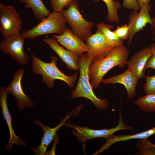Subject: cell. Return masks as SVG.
Here are the masks:
<instances>
[{
  "instance_id": "13",
  "label": "cell",
  "mask_w": 155,
  "mask_h": 155,
  "mask_svg": "<svg viewBox=\"0 0 155 155\" xmlns=\"http://www.w3.org/2000/svg\"><path fill=\"white\" fill-rule=\"evenodd\" d=\"M52 37L67 50L78 55L89 51L88 47L84 41L75 35L69 28L60 35L54 34Z\"/></svg>"
},
{
  "instance_id": "21",
  "label": "cell",
  "mask_w": 155,
  "mask_h": 155,
  "mask_svg": "<svg viewBox=\"0 0 155 155\" xmlns=\"http://www.w3.org/2000/svg\"><path fill=\"white\" fill-rule=\"evenodd\" d=\"M113 27V25H108L103 22L96 25L97 30L101 32L108 40L116 46L123 44V40L119 39L113 31L111 30V29Z\"/></svg>"
},
{
  "instance_id": "27",
  "label": "cell",
  "mask_w": 155,
  "mask_h": 155,
  "mask_svg": "<svg viewBox=\"0 0 155 155\" xmlns=\"http://www.w3.org/2000/svg\"><path fill=\"white\" fill-rule=\"evenodd\" d=\"M152 55L148 59L145 66V69L151 68L155 70V43L151 44L150 46Z\"/></svg>"
},
{
  "instance_id": "5",
  "label": "cell",
  "mask_w": 155,
  "mask_h": 155,
  "mask_svg": "<svg viewBox=\"0 0 155 155\" xmlns=\"http://www.w3.org/2000/svg\"><path fill=\"white\" fill-rule=\"evenodd\" d=\"M61 12L71 26L72 32L82 40L85 41L93 34L92 30L94 23L84 18L79 11L77 0H73L66 9Z\"/></svg>"
},
{
  "instance_id": "24",
  "label": "cell",
  "mask_w": 155,
  "mask_h": 155,
  "mask_svg": "<svg viewBox=\"0 0 155 155\" xmlns=\"http://www.w3.org/2000/svg\"><path fill=\"white\" fill-rule=\"evenodd\" d=\"M130 28L127 24H125L121 26H118L113 31L119 39L123 40L128 38Z\"/></svg>"
},
{
  "instance_id": "7",
  "label": "cell",
  "mask_w": 155,
  "mask_h": 155,
  "mask_svg": "<svg viewBox=\"0 0 155 155\" xmlns=\"http://www.w3.org/2000/svg\"><path fill=\"white\" fill-rule=\"evenodd\" d=\"M25 39L20 34L4 37L0 44V50L5 55L9 56L19 64L26 65L29 59L24 50Z\"/></svg>"
},
{
  "instance_id": "10",
  "label": "cell",
  "mask_w": 155,
  "mask_h": 155,
  "mask_svg": "<svg viewBox=\"0 0 155 155\" xmlns=\"http://www.w3.org/2000/svg\"><path fill=\"white\" fill-rule=\"evenodd\" d=\"M23 68L18 69L13 73L12 80L6 88L8 93L13 95L17 101V106L19 111L24 108H31L34 104L31 99L24 92L21 85V80L24 73Z\"/></svg>"
},
{
  "instance_id": "17",
  "label": "cell",
  "mask_w": 155,
  "mask_h": 155,
  "mask_svg": "<svg viewBox=\"0 0 155 155\" xmlns=\"http://www.w3.org/2000/svg\"><path fill=\"white\" fill-rule=\"evenodd\" d=\"M71 113H69L62 119L60 123L54 128H51L49 127L43 125L39 121L36 120L33 123L40 126L43 131L44 135L42 138L40 144L38 146L31 148L30 150L36 155L46 154L47 147L52 142L57 131L62 126L64 125L65 122L71 117Z\"/></svg>"
},
{
  "instance_id": "1",
  "label": "cell",
  "mask_w": 155,
  "mask_h": 155,
  "mask_svg": "<svg viewBox=\"0 0 155 155\" xmlns=\"http://www.w3.org/2000/svg\"><path fill=\"white\" fill-rule=\"evenodd\" d=\"M129 51L123 44L116 46L106 57L99 60H92L88 69L90 84L92 88H97L105 74L113 67L123 68L127 65Z\"/></svg>"
},
{
  "instance_id": "14",
  "label": "cell",
  "mask_w": 155,
  "mask_h": 155,
  "mask_svg": "<svg viewBox=\"0 0 155 155\" xmlns=\"http://www.w3.org/2000/svg\"><path fill=\"white\" fill-rule=\"evenodd\" d=\"M8 93L6 88L5 87H0V104L1 107V113L9 128L10 133V138L6 146L7 149L10 151L13 144H15L17 146L25 147L26 144L24 140L15 134L11 124V117L10 114L7 104V96Z\"/></svg>"
},
{
  "instance_id": "9",
  "label": "cell",
  "mask_w": 155,
  "mask_h": 155,
  "mask_svg": "<svg viewBox=\"0 0 155 155\" xmlns=\"http://www.w3.org/2000/svg\"><path fill=\"white\" fill-rule=\"evenodd\" d=\"M85 41L89 48L87 53L92 60H99L104 58L116 46L98 30Z\"/></svg>"
},
{
  "instance_id": "16",
  "label": "cell",
  "mask_w": 155,
  "mask_h": 155,
  "mask_svg": "<svg viewBox=\"0 0 155 155\" xmlns=\"http://www.w3.org/2000/svg\"><path fill=\"white\" fill-rule=\"evenodd\" d=\"M152 55L150 47H146L135 53L127 60V65L128 69L138 79L145 77V66Z\"/></svg>"
},
{
  "instance_id": "26",
  "label": "cell",
  "mask_w": 155,
  "mask_h": 155,
  "mask_svg": "<svg viewBox=\"0 0 155 155\" xmlns=\"http://www.w3.org/2000/svg\"><path fill=\"white\" fill-rule=\"evenodd\" d=\"M136 148L138 151L137 154L141 155H155V148L145 146L138 142L136 144Z\"/></svg>"
},
{
  "instance_id": "8",
  "label": "cell",
  "mask_w": 155,
  "mask_h": 155,
  "mask_svg": "<svg viewBox=\"0 0 155 155\" xmlns=\"http://www.w3.org/2000/svg\"><path fill=\"white\" fill-rule=\"evenodd\" d=\"M22 25L20 17L13 6L0 3V32L4 37L20 34Z\"/></svg>"
},
{
  "instance_id": "23",
  "label": "cell",
  "mask_w": 155,
  "mask_h": 155,
  "mask_svg": "<svg viewBox=\"0 0 155 155\" xmlns=\"http://www.w3.org/2000/svg\"><path fill=\"white\" fill-rule=\"evenodd\" d=\"M51 7L53 11H61L67 8L73 0H49Z\"/></svg>"
},
{
  "instance_id": "31",
  "label": "cell",
  "mask_w": 155,
  "mask_h": 155,
  "mask_svg": "<svg viewBox=\"0 0 155 155\" xmlns=\"http://www.w3.org/2000/svg\"><path fill=\"white\" fill-rule=\"evenodd\" d=\"M152 18V26L153 29V34L154 35V37L153 40L155 42V17L153 18Z\"/></svg>"
},
{
  "instance_id": "12",
  "label": "cell",
  "mask_w": 155,
  "mask_h": 155,
  "mask_svg": "<svg viewBox=\"0 0 155 155\" xmlns=\"http://www.w3.org/2000/svg\"><path fill=\"white\" fill-rule=\"evenodd\" d=\"M43 41L57 55L62 61L65 64L68 69L71 70H79V55L65 49L53 38L47 37L43 39Z\"/></svg>"
},
{
  "instance_id": "19",
  "label": "cell",
  "mask_w": 155,
  "mask_h": 155,
  "mask_svg": "<svg viewBox=\"0 0 155 155\" xmlns=\"http://www.w3.org/2000/svg\"><path fill=\"white\" fill-rule=\"evenodd\" d=\"M18 0L20 3L24 4L25 7L32 10L34 17L37 20H42L51 13L42 0Z\"/></svg>"
},
{
  "instance_id": "22",
  "label": "cell",
  "mask_w": 155,
  "mask_h": 155,
  "mask_svg": "<svg viewBox=\"0 0 155 155\" xmlns=\"http://www.w3.org/2000/svg\"><path fill=\"white\" fill-rule=\"evenodd\" d=\"M99 0H94L97 2ZM106 4L107 10V19L109 22L112 23L119 22V18L118 11L121 7V5L118 1L114 0H101Z\"/></svg>"
},
{
  "instance_id": "18",
  "label": "cell",
  "mask_w": 155,
  "mask_h": 155,
  "mask_svg": "<svg viewBox=\"0 0 155 155\" xmlns=\"http://www.w3.org/2000/svg\"><path fill=\"white\" fill-rule=\"evenodd\" d=\"M155 134V126L146 131L134 134L113 135L111 138L107 140L106 142L97 152L99 154L114 144L118 142L125 141L134 139L142 140L147 139Z\"/></svg>"
},
{
  "instance_id": "2",
  "label": "cell",
  "mask_w": 155,
  "mask_h": 155,
  "mask_svg": "<svg viewBox=\"0 0 155 155\" xmlns=\"http://www.w3.org/2000/svg\"><path fill=\"white\" fill-rule=\"evenodd\" d=\"M80 76L75 89L71 95L74 99L83 97L90 100L95 107L99 110H106L108 106V100L100 99L94 94L89 82L88 69L92 61L87 53L79 55Z\"/></svg>"
},
{
  "instance_id": "30",
  "label": "cell",
  "mask_w": 155,
  "mask_h": 155,
  "mask_svg": "<svg viewBox=\"0 0 155 155\" xmlns=\"http://www.w3.org/2000/svg\"><path fill=\"white\" fill-rule=\"evenodd\" d=\"M138 5L140 7L143 4L148 3H149L150 0H137Z\"/></svg>"
},
{
  "instance_id": "6",
  "label": "cell",
  "mask_w": 155,
  "mask_h": 155,
  "mask_svg": "<svg viewBox=\"0 0 155 155\" xmlns=\"http://www.w3.org/2000/svg\"><path fill=\"white\" fill-rule=\"evenodd\" d=\"M117 125L115 127L108 129L94 130L87 127H83L65 122L64 125L75 129L72 133L81 143H84L87 141L96 138H105L106 140L110 139L113 136L114 133L120 130H133L131 126L127 125L123 121L121 109L119 110Z\"/></svg>"
},
{
  "instance_id": "25",
  "label": "cell",
  "mask_w": 155,
  "mask_h": 155,
  "mask_svg": "<svg viewBox=\"0 0 155 155\" xmlns=\"http://www.w3.org/2000/svg\"><path fill=\"white\" fill-rule=\"evenodd\" d=\"M146 82L144 86V90L147 93H155V74L154 75L145 76Z\"/></svg>"
},
{
  "instance_id": "15",
  "label": "cell",
  "mask_w": 155,
  "mask_h": 155,
  "mask_svg": "<svg viewBox=\"0 0 155 155\" xmlns=\"http://www.w3.org/2000/svg\"><path fill=\"white\" fill-rule=\"evenodd\" d=\"M138 79L129 69L120 74L106 79H103L101 83L105 84L120 83L123 85L129 99L133 98L136 95V86Z\"/></svg>"
},
{
  "instance_id": "11",
  "label": "cell",
  "mask_w": 155,
  "mask_h": 155,
  "mask_svg": "<svg viewBox=\"0 0 155 155\" xmlns=\"http://www.w3.org/2000/svg\"><path fill=\"white\" fill-rule=\"evenodd\" d=\"M151 6L149 3L143 4L140 7V11H133L129 15L127 24L130 27L128 38V46L131 44L134 35L145 27L147 24L151 26L152 18L150 14Z\"/></svg>"
},
{
  "instance_id": "29",
  "label": "cell",
  "mask_w": 155,
  "mask_h": 155,
  "mask_svg": "<svg viewBox=\"0 0 155 155\" xmlns=\"http://www.w3.org/2000/svg\"><path fill=\"white\" fill-rule=\"evenodd\" d=\"M140 142L143 145L155 148V144L149 141L147 139L140 140Z\"/></svg>"
},
{
  "instance_id": "28",
  "label": "cell",
  "mask_w": 155,
  "mask_h": 155,
  "mask_svg": "<svg viewBox=\"0 0 155 155\" xmlns=\"http://www.w3.org/2000/svg\"><path fill=\"white\" fill-rule=\"evenodd\" d=\"M122 5L125 8L134 11H138L140 8L137 0H123Z\"/></svg>"
},
{
  "instance_id": "4",
  "label": "cell",
  "mask_w": 155,
  "mask_h": 155,
  "mask_svg": "<svg viewBox=\"0 0 155 155\" xmlns=\"http://www.w3.org/2000/svg\"><path fill=\"white\" fill-rule=\"evenodd\" d=\"M36 26L29 30L25 28L21 35L26 39L34 40L46 34H62L66 28L67 22L61 12L53 11Z\"/></svg>"
},
{
  "instance_id": "3",
  "label": "cell",
  "mask_w": 155,
  "mask_h": 155,
  "mask_svg": "<svg viewBox=\"0 0 155 155\" xmlns=\"http://www.w3.org/2000/svg\"><path fill=\"white\" fill-rule=\"evenodd\" d=\"M32 71L35 75L39 74L42 75V82L47 87H53L55 81L57 79L65 82L71 88L74 87L77 79V74L75 73L72 75L68 76L60 70L56 65L58 60L56 57L51 56V62L46 63L32 53Z\"/></svg>"
},
{
  "instance_id": "20",
  "label": "cell",
  "mask_w": 155,
  "mask_h": 155,
  "mask_svg": "<svg viewBox=\"0 0 155 155\" xmlns=\"http://www.w3.org/2000/svg\"><path fill=\"white\" fill-rule=\"evenodd\" d=\"M134 103L143 112L155 113V93H147L135 100Z\"/></svg>"
}]
</instances>
